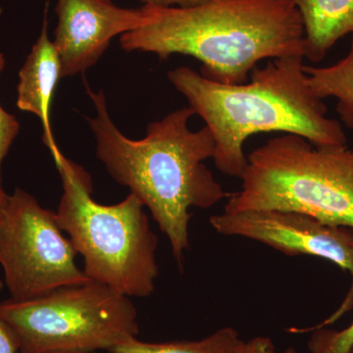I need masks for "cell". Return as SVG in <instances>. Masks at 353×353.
Wrapping results in <instances>:
<instances>
[{"instance_id":"cell-15","label":"cell","mask_w":353,"mask_h":353,"mask_svg":"<svg viewBox=\"0 0 353 353\" xmlns=\"http://www.w3.org/2000/svg\"><path fill=\"white\" fill-rule=\"evenodd\" d=\"M6 58L0 52V74L6 68ZM20 132V123L15 116L7 112L6 109L0 105V199L4 194L1 185V166L4 158L8 154L14 141L17 138Z\"/></svg>"},{"instance_id":"cell-20","label":"cell","mask_w":353,"mask_h":353,"mask_svg":"<svg viewBox=\"0 0 353 353\" xmlns=\"http://www.w3.org/2000/svg\"><path fill=\"white\" fill-rule=\"evenodd\" d=\"M4 287V283L2 282L1 280H0V292H1L2 289H3Z\"/></svg>"},{"instance_id":"cell-11","label":"cell","mask_w":353,"mask_h":353,"mask_svg":"<svg viewBox=\"0 0 353 353\" xmlns=\"http://www.w3.org/2000/svg\"><path fill=\"white\" fill-rule=\"evenodd\" d=\"M303 19L304 58L320 62L334 44L353 34V0H288Z\"/></svg>"},{"instance_id":"cell-17","label":"cell","mask_w":353,"mask_h":353,"mask_svg":"<svg viewBox=\"0 0 353 353\" xmlns=\"http://www.w3.org/2000/svg\"><path fill=\"white\" fill-rule=\"evenodd\" d=\"M0 353H20L19 341L13 330L0 318Z\"/></svg>"},{"instance_id":"cell-7","label":"cell","mask_w":353,"mask_h":353,"mask_svg":"<svg viewBox=\"0 0 353 353\" xmlns=\"http://www.w3.org/2000/svg\"><path fill=\"white\" fill-rule=\"evenodd\" d=\"M57 213L17 188L0 199V265L15 301L34 299L90 279L76 264V250Z\"/></svg>"},{"instance_id":"cell-19","label":"cell","mask_w":353,"mask_h":353,"mask_svg":"<svg viewBox=\"0 0 353 353\" xmlns=\"http://www.w3.org/2000/svg\"><path fill=\"white\" fill-rule=\"evenodd\" d=\"M275 353H299L296 352V348L294 347H288L287 350H285L284 352Z\"/></svg>"},{"instance_id":"cell-18","label":"cell","mask_w":353,"mask_h":353,"mask_svg":"<svg viewBox=\"0 0 353 353\" xmlns=\"http://www.w3.org/2000/svg\"><path fill=\"white\" fill-rule=\"evenodd\" d=\"M145 6L157 7H190L201 4L205 0H141Z\"/></svg>"},{"instance_id":"cell-5","label":"cell","mask_w":353,"mask_h":353,"mask_svg":"<svg viewBox=\"0 0 353 353\" xmlns=\"http://www.w3.org/2000/svg\"><path fill=\"white\" fill-rule=\"evenodd\" d=\"M224 212L281 210L353 230V148L284 134L253 150Z\"/></svg>"},{"instance_id":"cell-16","label":"cell","mask_w":353,"mask_h":353,"mask_svg":"<svg viewBox=\"0 0 353 353\" xmlns=\"http://www.w3.org/2000/svg\"><path fill=\"white\" fill-rule=\"evenodd\" d=\"M276 347L270 338L256 336L243 341L236 353H275Z\"/></svg>"},{"instance_id":"cell-8","label":"cell","mask_w":353,"mask_h":353,"mask_svg":"<svg viewBox=\"0 0 353 353\" xmlns=\"http://www.w3.org/2000/svg\"><path fill=\"white\" fill-rule=\"evenodd\" d=\"M209 222L222 236L259 241L289 256L320 257L350 274L352 283L340 307L315 326L296 328V334L330 326L353 308V230L326 224L301 213L281 210L223 211L210 217Z\"/></svg>"},{"instance_id":"cell-9","label":"cell","mask_w":353,"mask_h":353,"mask_svg":"<svg viewBox=\"0 0 353 353\" xmlns=\"http://www.w3.org/2000/svg\"><path fill=\"white\" fill-rule=\"evenodd\" d=\"M54 43L62 78L83 73L94 66L111 41L145 24L139 9L122 8L111 0H57Z\"/></svg>"},{"instance_id":"cell-4","label":"cell","mask_w":353,"mask_h":353,"mask_svg":"<svg viewBox=\"0 0 353 353\" xmlns=\"http://www.w3.org/2000/svg\"><path fill=\"white\" fill-rule=\"evenodd\" d=\"M52 157L63 189L55 213L82 255L85 275L124 296H152L159 275L158 239L143 202L130 194L113 205L99 203L88 172L61 152Z\"/></svg>"},{"instance_id":"cell-2","label":"cell","mask_w":353,"mask_h":353,"mask_svg":"<svg viewBox=\"0 0 353 353\" xmlns=\"http://www.w3.org/2000/svg\"><path fill=\"white\" fill-rule=\"evenodd\" d=\"M143 9L145 24L122 34L121 48L162 60L174 54L196 58L201 75L215 82L246 83L262 60L304 57L303 19L288 0H205Z\"/></svg>"},{"instance_id":"cell-13","label":"cell","mask_w":353,"mask_h":353,"mask_svg":"<svg viewBox=\"0 0 353 353\" xmlns=\"http://www.w3.org/2000/svg\"><path fill=\"white\" fill-rule=\"evenodd\" d=\"M243 340L236 329H219L199 341L145 343L134 338L118 345L111 353H236Z\"/></svg>"},{"instance_id":"cell-10","label":"cell","mask_w":353,"mask_h":353,"mask_svg":"<svg viewBox=\"0 0 353 353\" xmlns=\"http://www.w3.org/2000/svg\"><path fill=\"white\" fill-rule=\"evenodd\" d=\"M46 13L48 6L41 34L19 72L16 104L21 111L34 114L41 120L43 143L53 155L60 150L50 127V108L58 81L62 76L59 55L48 37Z\"/></svg>"},{"instance_id":"cell-12","label":"cell","mask_w":353,"mask_h":353,"mask_svg":"<svg viewBox=\"0 0 353 353\" xmlns=\"http://www.w3.org/2000/svg\"><path fill=\"white\" fill-rule=\"evenodd\" d=\"M309 85L324 101L336 99V110L341 122L353 131V34L347 57L328 67L304 66Z\"/></svg>"},{"instance_id":"cell-3","label":"cell","mask_w":353,"mask_h":353,"mask_svg":"<svg viewBox=\"0 0 353 353\" xmlns=\"http://www.w3.org/2000/svg\"><path fill=\"white\" fill-rule=\"evenodd\" d=\"M303 57L272 59L250 81L226 85L189 67L168 72V80L212 132L216 168L241 179L248 165L245 143L263 132L296 134L318 146L347 145L341 122L327 116L304 71Z\"/></svg>"},{"instance_id":"cell-6","label":"cell","mask_w":353,"mask_h":353,"mask_svg":"<svg viewBox=\"0 0 353 353\" xmlns=\"http://www.w3.org/2000/svg\"><path fill=\"white\" fill-rule=\"evenodd\" d=\"M20 353L94 352L137 338L138 311L129 296L94 281L34 299L0 303Z\"/></svg>"},{"instance_id":"cell-1","label":"cell","mask_w":353,"mask_h":353,"mask_svg":"<svg viewBox=\"0 0 353 353\" xmlns=\"http://www.w3.org/2000/svg\"><path fill=\"white\" fill-rule=\"evenodd\" d=\"M87 90L97 110L88 121L97 139V158L150 210L183 268L190 248V209L210 208L226 197L204 164L214 155L212 132L206 126L190 129L194 112L188 106L148 124L145 138H127L111 120L103 90L94 92L88 85Z\"/></svg>"},{"instance_id":"cell-14","label":"cell","mask_w":353,"mask_h":353,"mask_svg":"<svg viewBox=\"0 0 353 353\" xmlns=\"http://www.w3.org/2000/svg\"><path fill=\"white\" fill-rule=\"evenodd\" d=\"M308 343L309 353H350L353 347V322L341 330L316 329Z\"/></svg>"},{"instance_id":"cell-21","label":"cell","mask_w":353,"mask_h":353,"mask_svg":"<svg viewBox=\"0 0 353 353\" xmlns=\"http://www.w3.org/2000/svg\"><path fill=\"white\" fill-rule=\"evenodd\" d=\"M55 353H99V352H55Z\"/></svg>"},{"instance_id":"cell-22","label":"cell","mask_w":353,"mask_h":353,"mask_svg":"<svg viewBox=\"0 0 353 353\" xmlns=\"http://www.w3.org/2000/svg\"><path fill=\"white\" fill-rule=\"evenodd\" d=\"M350 353H353V347L352 348V350H350Z\"/></svg>"}]
</instances>
